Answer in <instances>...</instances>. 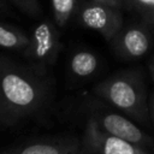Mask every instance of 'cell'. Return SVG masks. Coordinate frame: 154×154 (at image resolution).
<instances>
[{"label": "cell", "instance_id": "cell-17", "mask_svg": "<svg viewBox=\"0 0 154 154\" xmlns=\"http://www.w3.org/2000/svg\"><path fill=\"white\" fill-rule=\"evenodd\" d=\"M6 10H7V8H6V6H5V5H4V2L0 0V13L6 12Z\"/></svg>", "mask_w": 154, "mask_h": 154}, {"label": "cell", "instance_id": "cell-9", "mask_svg": "<svg viewBox=\"0 0 154 154\" xmlns=\"http://www.w3.org/2000/svg\"><path fill=\"white\" fill-rule=\"evenodd\" d=\"M70 71L78 78L90 77L99 67L97 57L90 51H77L70 59Z\"/></svg>", "mask_w": 154, "mask_h": 154}, {"label": "cell", "instance_id": "cell-15", "mask_svg": "<svg viewBox=\"0 0 154 154\" xmlns=\"http://www.w3.org/2000/svg\"><path fill=\"white\" fill-rule=\"evenodd\" d=\"M148 107H149V117L152 118V120H153V123H154V94H152V95L149 96Z\"/></svg>", "mask_w": 154, "mask_h": 154}, {"label": "cell", "instance_id": "cell-6", "mask_svg": "<svg viewBox=\"0 0 154 154\" xmlns=\"http://www.w3.org/2000/svg\"><path fill=\"white\" fill-rule=\"evenodd\" d=\"M111 42L117 55L128 60L146 55L152 45L150 34L143 25L123 26Z\"/></svg>", "mask_w": 154, "mask_h": 154}, {"label": "cell", "instance_id": "cell-10", "mask_svg": "<svg viewBox=\"0 0 154 154\" xmlns=\"http://www.w3.org/2000/svg\"><path fill=\"white\" fill-rule=\"evenodd\" d=\"M29 45V36L19 29L0 23V47L6 49H25Z\"/></svg>", "mask_w": 154, "mask_h": 154}, {"label": "cell", "instance_id": "cell-7", "mask_svg": "<svg viewBox=\"0 0 154 154\" xmlns=\"http://www.w3.org/2000/svg\"><path fill=\"white\" fill-rule=\"evenodd\" d=\"M96 122L99 126L109 135L129 141L142 148H150L154 146L152 137L144 134L137 125L124 116L118 113H103L97 117Z\"/></svg>", "mask_w": 154, "mask_h": 154}, {"label": "cell", "instance_id": "cell-13", "mask_svg": "<svg viewBox=\"0 0 154 154\" xmlns=\"http://www.w3.org/2000/svg\"><path fill=\"white\" fill-rule=\"evenodd\" d=\"M11 1L16 4L23 12L30 16H37L41 12V7L37 0H11Z\"/></svg>", "mask_w": 154, "mask_h": 154}, {"label": "cell", "instance_id": "cell-11", "mask_svg": "<svg viewBox=\"0 0 154 154\" xmlns=\"http://www.w3.org/2000/svg\"><path fill=\"white\" fill-rule=\"evenodd\" d=\"M51 1H52L54 23L60 28L65 26L76 10L77 0H51Z\"/></svg>", "mask_w": 154, "mask_h": 154}, {"label": "cell", "instance_id": "cell-18", "mask_svg": "<svg viewBox=\"0 0 154 154\" xmlns=\"http://www.w3.org/2000/svg\"><path fill=\"white\" fill-rule=\"evenodd\" d=\"M152 61H153V63H154V58H153V59H152Z\"/></svg>", "mask_w": 154, "mask_h": 154}, {"label": "cell", "instance_id": "cell-5", "mask_svg": "<svg viewBox=\"0 0 154 154\" xmlns=\"http://www.w3.org/2000/svg\"><path fill=\"white\" fill-rule=\"evenodd\" d=\"M84 144L96 154H150L142 147L107 134L95 118H90L85 124Z\"/></svg>", "mask_w": 154, "mask_h": 154}, {"label": "cell", "instance_id": "cell-4", "mask_svg": "<svg viewBox=\"0 0 154 154\" xmlns=\"http://www.w3.org/2000/svg\"><path fill=\"white\" fill-rule=\"evenodd\" d=\"M79 20L83 26L97 31L109 42L124 26V17L119 8L93 0L84 2L81 7Z\"/></svg>", "mask_w": 154, "mask_h": 154}, {"label": "cell", "instance_id": "cell-16", "mask_svg": "<svg viewBox=\"0 0 154 154\" xmlns=\"http://www.w3.org/2000/svg\"><path fill=\"white\" fill-rule=\"evenodd\" d=\"M149 72H150V76L153 78V81H154V63L153 61L149 63Z\"/></svg>", "mask_w": 154, "mask_h": 154}, {"label": "cell", "instance_id": "cell-2", "mask_svg": "<svg viewBox=\"0 0 154 154\" xmlns=\"http://www.w3.org/2000/svg\"><path fill=\"white\" fill-rule=\"evenodd\" d=\"M93 91L113 107L138 122L149 117L146 85L142 75L136 70L122 71L97 83Z\"/></svg>", "mask_w": 154, "mask_h": 154}, {"label": "cell", "instance_id": "cell-12", "mask_svg": "<svg viewBox=\"0 0 154 154\" xmlns=\"http://www.w3.org/2000/svg\"><path fill=\"white\" fill-rule=\"evenodd\" d=\"M131 6H134L143 17V19L154 25V0H126Z\"/></svg>", "mask_w": 154, "mask_h": 154}, {"label": "cell", "instance_id": "cell-14", "mask_svg": "<svg viewBox=\"0 0 154 154\" xmlns=\"http://www.w3.org/2000/svg\"><path fill=\"white\" fill-rule=\"evenodd\" d=\"M93 1L100 2V4H105V5H108V6L116 7V8H120L124 0H93Z\"/></svg>", "mask_w": 154, "mask_h": 154}, {"label": "cell", "instance_id": "cell-8", "mask_svg": "<svg viewBox=\"0 0 154 154\" xmlns=\"http://www.w3.org/2000/svg\"><path fill=\"white\" fill-rule=\"evenodd\" d=\"M79 142L76 138L43 141L12 149L5 154H78Z\"/></svg>", "mask_w": 154, "mask_h": 154}, {"label": "cell", "instance_id": "cell-1", "mask_svg": "<svg viewBox=\"0 0 154 154\" xmlns=\"http://www.w3.org/2000/svg\"><path fill=\"white\" fill-rule=\"evenodd\" d=\"M0 99L14 117L37 112L47 99V87L31 71L0 59Z\"/></svg>", "mask_w": 154, "mask_h": 154}, {"label": "cell", "instance_id": "cell-3", "mask_svg": "<svg viewBox=\"0 0 154 154\" xmlns=\"http://www.w3.org/2000/svg\"><path fill=\"white\" fill-rule=\"evenodd\" d=\"M60 46V37L55 24L45 19L34 28L24 53L35 65L43 67L54 64Z\"/></svg>", "mask_w": 154, "mask_h": 154}]
</instances>
